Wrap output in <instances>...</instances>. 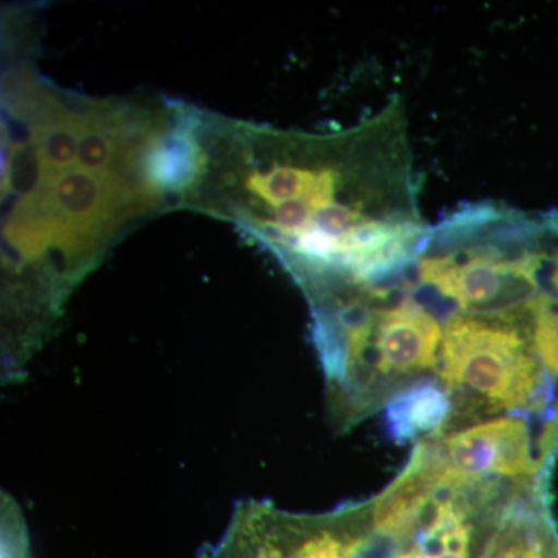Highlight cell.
I'll list each match as a JSON object with an SVG mask.
<instances>
[{
	"label": "cell",
	"mask_w": 558,
	"mask_h": 558,
	"mask_svg": "<svg viewBox=\"0 0 558 558\" xmlns=\"http://www.w3.org/2000/svg\"><path fill=\"white\" fill-rule=\"evenodd\" d=\"M556 234L557 215L469 205L429 229L413 267L414 284L453 306L451 312L523 322Z\"/></svg>",
	"instance_id": "1"
},
{
	"label": "cell",
	"mask_w": 558,
	"mask_h": 558,
	"mask_svg": "<svg viewBox=\"0 0 558 558\" xmlns=\"http://www.w3.org/2000/svg\"><path fill=\"white\" fill-rule=\"evenodd\" d=\"M436 371L453 402L451 421L457 416L473 424V416L499 411L532 418L557 457L558 392L527 322L450 312Z\"/></svg>",
	"instance_id": "2"
},
{
	"label": "cell",
	"mask_w": 558,
	"mask_h": 558,
	"mask_svg": "<svg viewBox=\"0 0 558 558\" xmlns=\"http://www.w3.org/2000/svg\"><path fill=\"white\" fill-rule=\"evenodd\" d=\"M371 532V505L299 515L252 499L234 508L226 534L199 558H355Z\"/></svg>",
	"instance_id": "3"
},
{
	"label": "cell",
	"mask_w": 558,
	"mask_h": 558,
	"mask_svg": "<svg viewBox=\"0 0 558 558\" xmlns=\"http://www.w3.org/2000/svg\"><path fill=\"white\" fill-rule=\"evenodd\" d=\"M534 428L521 416L497 417L429 440L446 469L459 478L548 488L554 458Z\"/></svg>",
	"instance_id": "4"
},
{
	"label": "cell",
	"mask_w": 558,
	"mask_h": 558,
	"mask_svg": "<svg viewBox=\"0 0 558 558\" xmlns=\"http://www.w3.org/2000/svg\"><path fill=\"white\" fill-rule=\"evenodd\" d=\"M47 196L60 220L58 236L69 250H83L92 231L100 230L119 202V183L73 168L47 180Z\"/></svg>",
	"instance_id": "5"
},
{
	"label": "cell",
	"mask_w": 558,
	"mask_h": 558,
	"mask_svg": "<svg viewBox=\"0 0 558 558\" xmlns=\"http://www.w3.org/2000/svg\"><path fill=\"white\" fill-rule=\"evenodd\" d=\"M388 427L396 442L438 438L449 428L453 402L440 380L411 381L387 402Z\"/></svg>",
	"instance_id": "6"
},
{
	"label": "cell",
	"mask_w": 558,
	"mask_h": 558,
	"mask_svg": "<svg viewBox=\"0 0 558 558\" xmlns=\"http://www.w3.org/2000/svg\"><path fill=\"white\" fill-rule=\"evenodd\" d=\"M146 180L157 189H189L201 170V154L189 131L175 130L157 137L145 149Z\"/></svg>",
	"instance_id": "7"
},
{
	"label": "cell",
	"mask_w": 558,
	"mask_h": 558,
	"mask_svg": "<svg viewBox=\"0 0 558 558\" xmlns=\"http://www.w3.org/2000/svg\"><path fill=\"white\" fill-rule=\"evenodd\" d=\"M529 332L558 392V244L548 248L542 282L527 315Z\"/></svg>",
	"instance_id": "8"
},
{
	"label": "cell",
	"mask_w": 558,
	"mask_h": 558,
	"mask_svg": "<svg viewBox=\"0 0 558 558\" xmlns=\"http://www.w3.org/2000/svg\"><path fill=\"white\" fill-rule=\"evenodd\" d=\"M81 123L65 113L53 112L47 117L35 135V148L43 163L44 182L73 170L78 157Z\"/></svg>",
	"instance_id": "9"
},
{
	"label": "cell",
	"mask_w": 558,
	"mask_h": 558,
	"mask_svg": "<svg viewBox=\"0 0 558 558\" xmlns=\"http://www.w3.org/2000/svg\"><path fill=\"white\" fill-rule=\"evenodd\" d=\"M116 160V143H113L112 131L106 130L98 121H84L81 124L76 167L90 172V174L109 178Z\"/></svg>",
	"instance_id": "10"
}]
</instances>
